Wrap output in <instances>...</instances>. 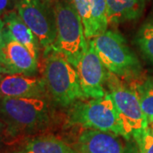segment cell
I'll return each instance as SVG.
<instances>
[{
    "label": "cell",
    "instance_id": "21",
    "mask_svg": "<svg viewBox=\"0 0 153 153\" xmlns=\"http://www.w3.org/2000/svg\"><path fill=\"white\" fill-rule=\"evenodd\" d=\"M4 33H5V24L2 18H0V63L4 62V55H3V46L4 42Z\"/></svg>",
    "mask_w": 153,
    "mask_h": 153
},
{
    "label": "cell",
    "instance_id": "6",
    "mask_svg": "<svg viewBox=\"0 0 153 153\" xmlns=\"http://www.w3.org/2000/svg\"><path fill=\"white\" fill-rule=\"evenodd\" d=\"M108 94L118 114L126 140H130L146 129L149 124L143 112L134 87L128 86L117 76L108 72L106 79Z\"/></svg>",
    "mask_w": 153,
    "mask_h": 153
},
{
    "label": "cell",
    "instance_id": "19",
    "mask_svg": "<svg viewBox=\"0 0 153 153\" xmlns=\"http://www.w3.org/2000/svg\"><path fill=\"white\" fill-rule=\"evenodd\" d=\"M19 0H0V16H3L6 13L16 10Z\"/></svg>",
    "mask_w": 153,
    "mask_h": 153
},
{
    "label": "cell",
    "instance_id": "8",
    "mask_svg": "<svg viewBox=\"0 0 153 153\" xmlns=\"http://www.w3.org/2000/svg\"><path fill=\"white\" fill-rule=\"evenodd\" d=\"M88 43L87 51L76 66L79 82L86 98H102L106 94L104 84L109 71L88 40Z\"/></svg>",
    "mask_w": 153,
    "mask_h": 153
},
{
    "label": "cell",
    "instance_id": "4",
    "mask_svg": "<svg viewBox=\"0 0 153 153\" xmlns=\"http://www.w3.org/2000/svg\"><path fill=\"white\" fill-rule=\"evenodd\" d=\"M67 123L113 133L125 139V134L113 101L108 94L99 99H82L69 106Z\"/></svg>",
    "mask_w": 153,
    "mask_h": 153
},
{
    "label": "cell",
    "instance_id": "22",
    "mask_svg": "<svg viewBox=\"0 0 153 153\" xmlns=\"http://www.w3.org/2000/svg\"><path fill=\"white\" fill-rule=\"evenodd\" d=\"M5 74H9V72L7 71V69L4 67V66L0 63V79L2 78V76H4V75H5Z\"/></svg>",
    "mask_w": 153,
    "mask_h": 153
},
{
    "label": "cell",
    "instance_id": "20",
    "mask_svg": "<svg viewBox=\"0 0 153 153\" xmlns=\"http://www.w3.org/2000/svg\"><path fill=\"white\" fill-rule=\"evenodd\" d=\"M10 140H14L10 135L5 123L0 119V150L4 143H8V141Z\"/></svg>",
    "mask_w": 153,
    "mask_h": 153
},
{
    "label": "cell",
    "instance_id": "9",
    "mask_svg": "<svg viewBox=\"0 0 153 153\" xmlns=\"http://www.w3.org/2000/svg\"><path fill=\"white\" fill-rule=\"evenodd\" d=\"M48 95L44 77L13 73L5 74L0 79V96L45 99Z\"/></svg>",
    "mask_w": 153,
    "mask_h": 153
},
{
    "label": "cell",
    "instance_id": "16",
    "mask_svg": "<svg viewBox=\"0 0 153 153\" xmlns=\"http://www.w3.org/2000/svg\"><path fill=\"white\" fill-rule=\"evenodd\" d=\"M143 112L150 125L153 123V76L146 78L135 86Z\"/></svg>",
    "mask_w": 153,
    "mask_h": 153
},
{
    "label": "cell",
    "instance_id": "17",
    "mask_svg": "<svg viewBox=\"0 0 153 153\" xmlns=\"http://www.w3.org/2000/svg\"><path fill=\"white\" fill-rule=\"evenodd\" d=\"M136 43L143 55L153 64V22H147L140 28Z\"/></svg>",
    "mask_w": 153,
    "mask_h": 153
},
{
    "label": "cell",
    "instance_id": "18",
    "mask_svg": "<svg viewBox=\"0 0 153 153\" xmlns=\"http://www.w3.org/2000/svg\"><path fill=\"white\" fill-rule=\"evenodd\" d=\"M140 153H153V134L150 127L134 137Z\"/></svg>",
    "mask_w": 153,
    "mask_h": 153
},
{
    "label": "cell",
    "instance_id": "13",
    "mask_svg": "<svg viewBox=\"0 0 153 153\" xmlns=\"http://www.w3.org/2000/svg\"><path fill=\"white\" fill-rule=\"evenodd\" d=\"M7 153H78L60 138L37 134L20 140Z\"/></svg>",
    "mask_w": 153,
    "mask_h": 153
},
{
    "label": "cell",
    "instance_id": "10",
    "mask_svg": "<svg viewBox=\"0 0 153 153\" xmlns=\"http://www.w3.org/2000/svg\"><path fill=\"white\" fill-rule=\"evenodd\" d=\"M4 66L9 74L20 73L27 76H36L38 71V60L24 45L10 35L5 27L3 46Z\"/></svg>",
    "mask_w": 153,
    "mask_h": 153
},
{
    "label": "cell",
    "instance_id": "12",
    "mask_svg": "<svg viewBox=\"0 0 153 153\" xmlns=\"http://www.w3.org/2000/svg\"><path fill=\"white\" fill-rule=\"evenodd\" d=\"M73 148L78 153H124L118 135L92 128L80 132Z\"/></svg>",
    "mask_w": 153,
    "mask_h": 153
},
{
    "label": "cell",
    "instance_id": "3",
    "mask_svg": "<svg viewBox=\"0 0 153 153\" xmlns=\"http://www.w3.org/2000/svg\"><path fill=\"white\" fill-rule=\"evenodd\" d=\"M56 21L55 48L76 68L88 49L81 18L71 0H52Z\"/></svg>",
    "mask_w": 153,
    "mask_h": 153
},
{
    "label": "cell",
    "instance_id": "2",
    "mask_svg": "<svg viewBox=\"0 0 153 153\" xmlns=\"http://www.w3.org/2000/svg\"><path fill=\"white\" fill-rule=\"evenodd\" d=\"M44 77L48 94L63 107L87 99L82 92L76 69L60 50L52 47L45 50Z\"/></svg>",
    "mask_w": 153,
    "mask_h": 153
},
{
    "label": "cell",
    "instance_id": "7",
    "mask_svg": "<svg viewBox=\"0 0 153 153\" xmlns=\"http://www.w3.org/2000/svg\"><path fill=\"white\" fill-rule=\"evenodd\" d=\"M16 10L44 51L55 47L56 21L52 0H19Z\"/></svg>",
    "mask_w": 153,
    "mask_h": 153
},
{
    "label": "cell",
    "instance_id": "14",
    "mask_svg": "<svg viewBox=\"0 0 153 153\" xmlns=\"http://www.w3.org/2000/svg\"><path fill=\"white\" fill-rule=\"evenodd\" d=\"M3 21L4 22L6 29L10 35L24 45L31 52V54L37 59H39V53L41 45L38 38L34 35L31 29L23 22L16 10H12L3 16Z\"/></svg>",
    "mask_w": 153,
    "mask_h": 153
},
{
    "label": "cell",
    "instance_id": "5",
    "mask_svg": "<svg viewBox=\"0 0 153 153\" xmlns=\"http://www.w3.org/2000/svg\"><path fill=\"white\" fill-rule=\"evenodd\" d=\"M88 41L108 71L124 79L140 75L142 67L140 60L118 32L107 30Z\"/></svg>",
    "mask_w": 153,
    "mask_h": 153
},
{
    "label": "cell",
    "instance_id": "1",
    "mask_svg": "<svg viewBox=\"0 0 153 153\" xmlns=\"http://www.w3.org/2000/svg\"><path fill=\"white\" fill-rule=\"evenodd\" d=\"M0 119L15 140L48 130L54 113L45 99L0 96Z\"/></svg>",
    "mask_w": 153,
    "mask_h": 153
},
{
    "label": "cell",
    "instance_id": "11",
    "mask_svg": "<svg viewBox=\"0 0 153 153\" xmlns=\"http://www.w3.org/2000/svg\"><path fill=\"white\" fill-rule=\"evenodd\" d=\"M81 18L88 40L105 33L108 27L106 0H71Z\"/></svg>",
    "mask_w": 153,
    "mask_h": 153
},
{
    "label": "cell",
    "instance_id": "23",
    "mask_svg": "<svg viewBox=\"0 0 153 153\" xmlns=\"http://www.w3.org/2000/svg\"><path fill=\"white\" fill-rule=\"evenodd\" d=\"M150 125H151L150 128H151V130H152V134H153V123H151ZM150 125H149V126H150Z\"/></svg>",
    "mask_w": 153,
    "mask_h": 153
},
{
    "label": "cell",
    "instance_id": "15",
    "mask_svg": "<svg viewBox=\"0 0 153 153\" xmlns=\"http://www.w3.org/2000/svg\"><path fill=\"white\" fill-rule=\"evenodd\" d=\"M146 8V0H106L108 23L121 24L139 19Z\"/></svg>",
    "mask_w": 153,
    "mask_h": 153
}]
</instances>
